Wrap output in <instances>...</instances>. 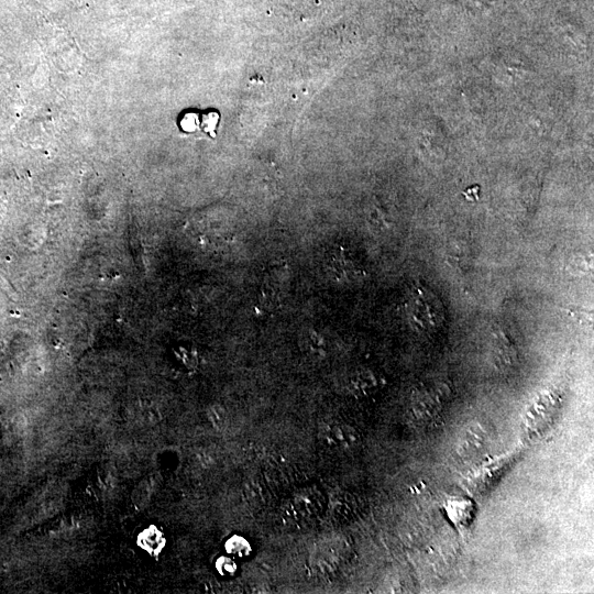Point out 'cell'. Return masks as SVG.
I'll return each instance as SVG.
<instances>
[{
    "mask_svg": "<svg viewBox=\"0 0 594 594\" xmlns=\"http://www.w3.org/2000/svg\"><path fill=\"white\" fill-rule=\"evenodd\" d=\"M408 314L415 327L427 330L439 326L443 318V308L437 296L418 288L409 299Z\"/></svg>",
    "mask_w": 594,
    "mask_h": 594,
    "instance_id": "cell-1",
    "label": "cell"
},
{
    "mask_svg": "<svg viewBox=\"0 0 594 594\" xmlns=\"http://www.w3.org/2000/svg\"><path fill=\"white\" fill-rule=\"evenodd\" d=\"M488 438L480 426H470L463 431L458 441L457 452L460 458L475 459L482 455L487 449Z\"/></svg>",
    "mask_w": 594,
    "mask_h": 594,
    "instance_id": "cell-2",
    "label": "cell"
},
{
    "mask_svg": "<svg viewBox=\"0 0 594 594\" xmlns=\"http://www.w3.org/2000/svg\"><path fill=\"white\" fill-rule=\"evenodd\" d=\"M323 438L330 446L341 449H348L359 440L355 429L341 422L328 425L323 430Z\"/></svg>",
    "mask_w": 594,
    "mask_h": 594,
    "instance_id": "cell-3",
    "label": "cell"
},
{
    "mask_svg": "<svg viewBox=\"0 0 594 594\" xmlns=\"http://www.w3.org/2000/svg\"><path fill=\"white\" fill-rule=\"evenodd\" d=\"M440 398L437 394L421 389L414 397L413 411L416 418L427 421L440 410Z\"/></svg>",
    "mask_w": 594,
    "mask_h": 594,
    "instance_id": "cell-4",
    "label": "cell"
},
{
    "mask_svg": "<svg viewBox=\"0 0 594 594\" xmlns=\"http://www.w3.org/2000/svg\"><path fill=\"white\" fill-rule=\"evenodd\" d=\"M350 388L354 394L364 395L377 386V380L370 371H359L350 378Z\"/></svg>",
    "mask_w": 594,
    "mask_h": 594,
    "instance_id": "cell-5",
    "label": "cell"
},
{
    "mask_svg": "<svg viewBox=\"0 0 594 594\" xmlns=\"http://www.w3.org/2000/svg\"><path fill=\"white\" fill-rule=\"evenodd\" d=\"M139 543L147 552L157 553L164 546V538L156 528L150 527L140 535Z\"/></svg>",
    "mask_w": 594,
    "mask_h": 594,
    "instance_id": "cell-6",
    "label": "cell"
},
{
    "mask_svg": "<svg viewBox=\"0 0 594 594\" xmlns=\"http://www.w3.org/2000/svg\"><path fill=\"white\" fill-rule=\"evenodd\" d=\"M227 549L230 553L241 557L245 556L249 552L250 546L248 541L242 537L234 536L227 542Z\"/></svg>",
    "mask_w": 594,
    "mask_h": 594,
    "instance_id": "cell-7",
    "label": "cell"
},
{
    "mask_svg": "<svg viewBox=\"0 0 594 594\" xmlns=\"http://www.w3.org/2000/svg\"><path fill=\"white\" fill-rule=\"evenodd\" d=\"M306 350L312 355H323V342L322 339L317 333H308L305 339Z\"/></svg>",
    "mask_w": 594,
    "mask_h": 594,
    "instance_id": "cell-8",
    "label": "cell"
},
{
    "mask_svg": "<svg viewBox=\"0 0 594 594\" xmlns=\"http://www.w3.org/2000/svg\"><path fill=\"white\" fill-rule=\"evenodd\" d=\"M209 419L216 428H221L226 422V414L221 407L216 406L209 410Z\"/></svg>",
    "mask_w": 594,
    "mask_h": 594,
    "instance_id": "cell-9",
    "label": "cell"
},
{
    "mask_svg": "<svg viewBox=\"0 0 594 594\" xmlns=\"http://www.w3.org/2000/svg\"><path fill=\"white\" fill-rule=\"evenodd\" d=\"M198 119L194 113H187L182 120V128L187 132H193L197 129Z\"/></svg>",
    "mask_w": 594,
    "mask_h": 594,
    "instance_id": "cell-10",
    "label": "cell"
},
{
    "mask_svg": "<svg viewBox=\"0 0 594 594\" xmlns=\"http://www.w3.org/2000/svg\"><path fill=\"white\" fill-rule=\"evenodd\" d=\"M217 563L219 571L223 574H232L237 569L234 562L229 558H221Z\"/></svg>",
    "mask_w": 594,
    "mask_h": 594,
    "instance_id": "cell-11",
    "label": "cell"
},
{
    "mask_svg": "<svg viewBox=\"0 0 594 594\" xmlns=\"http://www.w3.org/2000/svg\"><path fill=\"white\" fill-rule=\"evenodd\" d=\"M217 123V114L216 113H208L202 119V129L210 133L212 136L215 135L213 130Z\"/></svg>",
    "mask_w": 594,
    "mask_h": 594,
    "instance_id": "cell-12",
    "label": "cell"
}]
</instances>
